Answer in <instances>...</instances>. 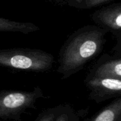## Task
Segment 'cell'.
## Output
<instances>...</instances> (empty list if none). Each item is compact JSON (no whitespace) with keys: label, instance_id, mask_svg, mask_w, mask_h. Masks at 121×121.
<instances>
[{"label":"cell","instance_id":"6da1fadb","mask_svg":"<svg viewBox=\"0 0 121 121\" xmlns=\"http://www.w3.org/2000/svg\"><path fill=\"white\" fill-rule=\"evenodd\" d=\"M108 32L96 25H86L73 32L62 45L57 72L62 79H67L84 69L102 52Z\"/></svg>","mask_w":121,"mask_h":121},{"label":"cell","instance_id":"7a4b0ae2","mask_svg":"<svg viewBox=\"0 0 121 121\" xmlns=\"http://www.w3.org/2000/svg\"><path fill=\"white\" fill-rule=\"evenodd\" d=\"M55 62L54 56L46 51L30 48L0 49V67L23 71L44 72Z\"/></svg>","mask_w":121,"mask_h":121},{"label":"cell","instance_id":"3957f363","mask_svg":"<svg viewBox=\"0 0 121 121\" xmlns=\"http://www.w3.org/2000/svg\"><path fill=\"white\" fill-rule=\"evenodd\" d=\"M43 96L40 87L32 91H0V121H20L22 114L34 108Z\"/></svg>","mask_w":121,"mask_h":121},{"label":"cell","instance_id":"277c9868","mask_svg":"<svg viewBox=\"0 0 121 121\" xmlns=\"http://www.w3.org/2000/svg\"><path fill=\"white\" fill-rule=\"evenodd\" d=\"M84 83L89 90V97L97 104L121 97V80L86 75Z\"/></svg>","mask_w":121,"mask_h":121},{"label":"cell","instance_id":"5b68a950","mask_svg":"<svg viewBox=\"0 0 121 121\" xmlns=\"http://www.w3.org/2000/svg\"><path fill=\"white\" fill-rule=\"evenodd\" d=\"M91 18L96 26L112 33L117 45H121V3L102 6L91 15Z\"/></svg>","mask_w":121,"mask_h":121},{"label":"cell","instance_id":"8992f818","mask_svg":"<svg viewBox=\"0 0 121 121\" xmlns=\"http://www.w3.org/2000/svg\"><path fill=\"white\" fill-rule=\"evenodd\" d=\"M90 76L121 80V56L118 55H103L94 65L88 74Z\"/></svg>","mask_w":121,"mask_h":121},{"label":"cell","instance_id":"52a82bcc","mask_svg":"<svg viewBox=\"0 0 121 121\" xmlns=\"http://www.w3.org/2000/svg\"><path fill=\"white\" fill-rule=\"evenodd\" d=\"M85 121H121V97L115 99Z\"/></svg>","mask_w":121,"mask_h":121},{"label":"cell","instance_id":"ba28073f","mask_svg":"<svg viewBox=\"0 0 121 121\" xmlns=\"http://www.w3.org/2000/svg\"><path fill=\"white\" fill-rule=\"evenodd\" d=\"M40 28L32 22L15 21L0 17V32H13L29 34L38 31Z\"/></svg>","mask_w":121,"mask_h":121},{"label":"cell","instance_id":"9c48e42d","mask_svg":"<svg viewBox=\"0 0 121 121\" xmlns=\"http://www.w3.org/2000/svg\"><path fill=\"white\" fill-rule=\"evenodd\" d=\"M112 1L114 0H66L65 3L70 7L86 10L100 6Z\"/></svg>","mask_w":121,"mask_h":121},{"label":"cell","instance_id":"30bf717a","mask_svg":"<svg viewBox=\"0 0 121 121\" xmlns=\"http://www.w3.org/2000/svg\"><path fill=\"white\" fill-rule=\"evenodd\" d=\"M61 110V106H57L52 108L46 109L39 115L35 121H54Z\"/></svg>","mask_w":121,"mask_h":121},{"label":"cell","instance_id":"8fae6325","mask_svg":"<svg viewBox=\"0 0 121 121\" xmlns=\"http://www.w3.org/2000/svg\"><path fill=\"white\" fill-rule=\"evenodd\" d=\"M54 121H78V119L72 110L62 109Z\"/></svg>","mask_w":121,"mask_h":121},{"label":"cell","instance_id":"7c38bea8","mask_svg":"<svg viewBox=\"0 0 121 121\" xmlns=\"http://www.w3.org/2000/svg\"><path fill=\"white\" fill-rule=\"evenodd\" d=\"M52 2H54L55 4H62L64 3H65V1L66 0H49Z\"/></svg>","mask_w":121,"mask_h":121}]
</instances>
